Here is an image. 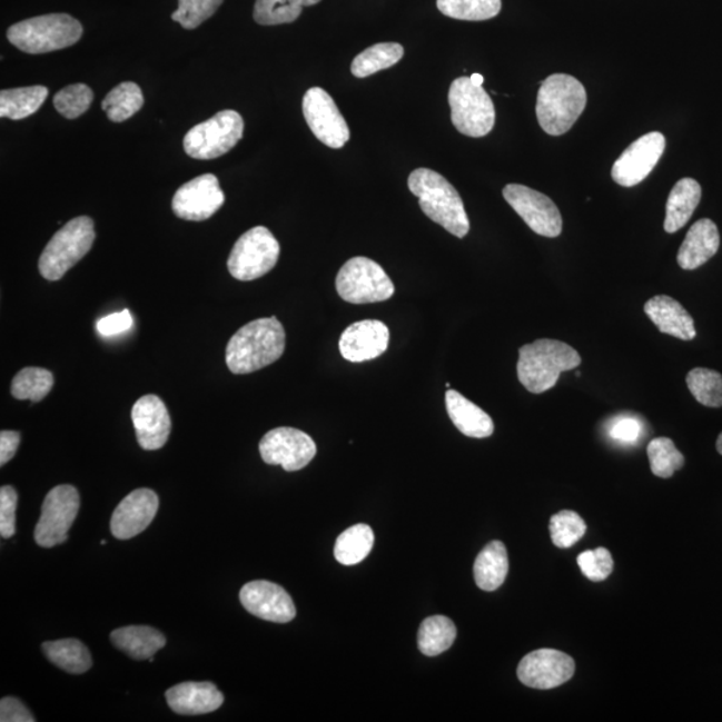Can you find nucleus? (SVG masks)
Returning a JSON list of instances; mask_svg holds the SVG:
<instances>
[{"label": "nucleus", "instance_id": "1", "mask_svg": "<svg viewBox=\"0 0 722 722\" xmlns=\"http://www.w3.org/2000/svg\"><path fill=\"white\" fill-rule=\"evenodd\" d=\"M285 330L276 317L250 322L231 336L227 366L231 374L247 375L270 366L283 356Z\"/></svg>", "mask_w": 722, "mask_h": 722}, {"label": "nucleus", "instance_id": "2", "mask_svg": "<svg viewBox=\"0 0 722 722\" xmlns=\"http://www.w3.org/2000/svg\"><path fill=\"white\" fill-rule=\"evenodd\" d=\"M411 194L419 198L421 209L455 237H466L469 220L465 204L452 184L436 171L421 168L408 177Z\"/></svg>", "mask_w": 722, "mask_h": 722}, {"label": "nucleus", "instance_id": "3", "mask_svg": "<svg viewBox=\"0 0 722 722\" xmlns=\"http://www.w3.org/2000/svg\"><path fill=\"white\" fill-rule=\"evenodd\" d=\"M587 103L585 86L568 75L550 76L536 98V118L548 136L566 135L578 121Z\"/></svg>", "mask_w": 722, "mask_h": 722}, {"label": "nucleus", "instance_id": "4", "mask_svg": "<svg viewBox=\"0 0 722 722\" xmlns=\"http://www.w3.org/2000/svg\"><path fill=\"white\" fill-rule=\"evenodd\" d=\"M581 356L568 344L540 339L520 349L516 370L528 393L543 394L555 387L562 373L580 367Z\"/></svg>", "mask_w": 722, "mask_h": 722}, {"label": "nucleus", "instance_id": "5", "mask_svg": "<svg viewBox=\"0 0 722 722\" xmlns=\"http://www.w3.org/2000/svg\"><path fill=\"white\" fill-rule=\"evenodd\" d=\"M82 24L69 14H49L12 24L8 31L11 44L28 55L63 50L82 38Z\"/></svg>", "mask_w": 722, "mask_h": 722}, {"label": "nucleus", "instance_id": "6", "mask_svg": "<svg viewBox=\"0 0 722 722\" xmlns=\"http://www.w3.org/2000/svg\"><path fill=\"white\" fill-rule=\"evenodd\" d=\"M96 240L95 222L90 217H77L58 230L39 258V271L49 281L61 280L89 254Z\"/></svg>", "mask_w": 722, "mask_h": 722}, {"label": "nucleus", "instance_id": "7", "mask_svg": "<svg viewBox=\"0 0 722 722\" xmlns=\"http://www.w3.org/2000/svg\"><path fill=\"white\" fill-rule=\"evenodd\" d=\"M448 103L456 130L467 137L488 135L495 125V108L488 92L473 83L472 78L461 77L449 86Z\"/></svg>", "mask_w": 722, "mask_h": 722}, {"label": "nucleus", "instance_id": "8", "mask_svg": "<svg viewBox=\"0 0 722 722\" xmlns=\"http://www.w3.org/2000/svg\"><path fill=\"white\" fill-rule=\"evenodd\" d=\"M243 135V117L235 110H222L188 131L184 138L185 154L196 160H215L234 149Z\"/></svg>", "mask_w": 722, "mask_h": 722}, {"label": "nucleus", "instance_id": "9", "mask_svg": "<svg viewBox=\"0 0 722 722\" xmlns=\"http://www.w3.org/2000/svg\"><path fill=\"white\" fill-rule=\"evenodd\" d=\"M336 290L349 304L386 301L395 294L386 271L367 257H354L343 265L336 277Z\"/></svg>", "mask_w": 722, "mask_h": 722}, {"label": "nucleus", "instance_id": "10", "mask_svg": "<svg viewBox=\"0 0 722 722\" xmlns=\"http://www.w3.org/2000/svg\"><path fill=\"white\" fill-rule=\"evenodd\" d=\"M280 244L265 227L251 228L238 238L228 258V270L236 280L251 281L276 267Z\"/></svg>", "mask_w": 722, "mask_h": 722}, {"label": "nucleus", "instance_id": "11", "mask_svg": "<svg viewBox=\"0 0 722 722\" xmlns=\"http://www.w3.org/2000/svg\"><path fill=\"white\" fill-rule=\"evenodd\" d=\"M79 506L81 500L76 487L61 485L52 488L46 495L41 518L37 523L34 536L38 545L50 548L68 541Z\"/></svg>", "mask_w": 722, "mask_h": 722}, {"label": "nucleus", "instance_id": "12", "mask_svg": "<svg viewBox=\"0 0 722 722\" xmlns=\"http://www.w3.org/2000/svg\"><path fill=\"white\" fill-rule=\"evenodd\" d=\"M503 197L534 234L548 238L562 234L561 211L552 198L520 184L507 185Z\"/></svg>", "mask_w": 722, "mask_h": 722}, {"label": "nucleus", "instance_id": "13", "mask_svg": "<svg viewBox=\"0 0 722 722\" xmlns=\"http://www.w3.org/2000/svg\"><path fill=\"white\" fill-rule=\"evenodd\" d=\"M317 453L316 443L303 431L278 427L269 431L260 442L261 458L267 465L281 466L285 472H299L309 465Z\"/></svg>", "mask_w": 722, "mask_h": 722}, {"label": "nucleus", "instance_id": "14", "mask_svg": "<svg viewBox=\"0 0 722 722\" xmlns=\"http://www.w3.org/2000/svg\"><path fill=\"white\" fill-rule=\"evenodd\" d=\"M303 112L310 131L328 148L342 149L349 141L347 121L326 90L309 89L303 98Z\"/></svg>", "mask_w": 722, "mask_h": 722}, {"label": "nucleus", "instance_id": "15", "mask_svg": "<svg viewBox=\"0 0 722 722\" xmlns=\"http://www.w3.org/2000/svg\"><path fill=\"white\" fill-rule=\"evenodd\" d=\"M665 147V137L659 131L642 136L614 162L613 180L624 188H632L641 184L652 174L655 165L664 155Z\"/></svg>", "mask_w": 722, "mask_h": 722}, {"label": "nucleus", "instance_id": "16", "mask_svg": "<svg viewBox=\"0 0 722 722\" xmlns=\"http://www.w3.org/2000/svg\"><path fill=\"white\" fill-rule=\"evenodd\" d=\"M574 672L575 662L570 655L554 649H540L521 661L516 674L523 685L547 691L565 684Z\"/></svg>", "mask_w": 722, "mask_h": 722}, {"label": "nucleus", "instance_id": "17", "mask_svg": "<svg viewBox=\"0 0 722 722\" xmlns=\"http://www.w3.org/2000/svg\"><path fill=\"white\" fill-rule=\"evenodd\" d=\"M225 202L224 191L215 175H202L184 184L176 191L171 208L187 221H205L216 215Z\"/></svg>", "mask_w": 722, "mask_h": 722}, {"label": "nucleus", "instance_id": "18", "mask_svg": "<svg viewBox=\"0 0 722 722\" xmlns=\"http://www.w3.org/2000/svg\"><path fill=\"white\" fill-rule=\"evenodd\" d=\"M240 601L250 614L264 621L288 624L296 617L293 597L274 582H249L241 589Z\"/></svg>", "mask_w": 722, "mask_h": 722}, {"label": "nucleus", "instance_id": "19", "mask_svg": "<svg viewBox=\"0 0 722 722\" xmlns=\"http://www.w3.org/2000/svg\"><path fill=\"white\" fill-rule=\"evenodd\" d=\"M160 506L154 489L138 488L119 503L111 516L110 530L117 540L135 538L147 530Z\"/></svg>", "mask_w": 722, "mask_h": 722}, {"label": "nucleus", "instance_id": "20", "mask_svg": "<svg viewBox=\"0 0 722 722\" xmlns=\"http://www.w3.org/2000/svg\"><path fill=\"white\" fill-rule=\"evenodd\" d=\"M138 445L147 452L160 449L169 439L171 421L167 406L157 395H145L131 409Z\"/></svg>", "mask_w": 722, "mask_h": 722}, {"label": "nucleus", "instance_id": "21", "mask_svg": "<svg viewBox=\"0 0 722 722\" xmlns=\"http://www.w3.org/2000/svg\"><path fill=\"white\" fill-rule=\"evenodd\" d=\"M389 344V330L379 320L354 323L344 330L339 348L344 359L350 363L374 360L386 353Z\"/></svg>", "mask_w": 722, "mask_h": 722}, {"label": "nucleus", "instance_id": "22", "mask_svg": "<svg viewBox=\"0 0 722 722\" xmlns=\"http://www.w3.org/2000/svg\"><path fill=\"white\" fill-rule=\"evenodd\" d=\"M171 711L184 715L207 714L224 704V695L211 682H182L167 692Z\"/></svg>", "mask_w": 722, "mask_h": 722}, {"label": "nucleus", "instance_id": "23", "mask_svg": "<svg viewBox=\"0 0 722 722\" xmlns=\"http://www.w3.org/2000/svg\"><path fill=\"white\" fill-rule=\"evenodd\" d=\"M644 310L661 334L671 335L685 342L693 340L698 335L691 314L672 297L654 296L645 304Z\"/></svg>", "mask_w": 722, "mask_h": 722}, {"label": "nucleus", "instance_id": "24", "mask_svg": "<svg viewBox=\"0 0 722 722\" xmlns=\"http://www.w3.org/2000/svg\"><path fill=\"white\" fill-rule=\"evenodd\" d=\"M720 248V234L718 225L709 218H702L689 229L684 243L678 255L682 269L693 270L704 265L718 254Z\"/></svg>", "mask_w": 722, "mask_h": 722}, {"label": "nucleus", "instance_id": "25", "mask_svg": "<svg viewBox=\"0 0 722 722\" xmlns=\"http://www.w3.org/2000/svg\"><path fill=\"white\" fill-rule=\"evenodd\" d=\"M446 407L454 426L468 438L483 439L494 434V422L488 414L465 396L449 388Z\"/></svg>", "mask_w": 722, "mask_h": 722}, {"label": "nucleus", "instance_id": "26", "mask_svg": "<svg viewBox=\"0 0 722 722\" xmlns=\"http://www.w3.org/2000/svg\"><path fill=\"white\" fill-rule=\"evenodd\" d=\"M700 184L693 178H682L674 185L666 202L664 228L666 234H675L691 220L701 201Z\"/></svg>", "mask_w": 722, "mask_h": 722}, {"label": "nucleus", "instance_id": "27", "mask_svg": "<svg viewBox=\"0 0 722 722\" xmlns=\"http://www.w3.org/2000/svg\"><path fill=\"white\" fill-rule=\"evenodd\" d=\"M112 644L135 660H150L167 645V639L150 626H126L110 635Z\"/></svg>", "mask_w": 722, "mask_h": 722}, {"label": "nucleus", "instance_id": "28", "mask_svg": "<svg viewBox=\"0 0 722 722\" xmlns=\"http://www.w3.org/2000/svg\"><path fill=\"white\" fill-rule=\"evenodd\" d=\"M508 573L506 546L500 541L489 542L476 556L474 578L482 591L494 592L503 585Z\"/></svg>", "mask_w": 722, "mask_h": 722}, {"label": "nucleus", "instance_id": "29", "mask_svg": "<svg viewBox=\"0 0 722 722\" xmlns=\"http://www.w3.org/2000/svg\"><path fill=\"white\" fill-rule=\"evenodd\" d=\"M42 651L52 664L71 674L86 673L92 665L89 649L75 639L44 642Z\"/></svg>", "mask_w": 722, "mask_h": 722}, {"label": "nucleus", "instance_id": "30", "mask_svg": "<svg viewBox=\"0 0 722 722\" xmlns=\"http://www.w3.org/2000/svg\"><path fill=\"white\" fill-rule=\"evenodd\" d=\"M48 96L49 89L44 86L3 90L0 92V117L14 121L28 118L41 108Z\"/></svg>", "mask_w": 722, "mask_h": 722}, {"label": "nucleus", "instance_id": "31", "mask_svg": "<svg viewBox=\"0 0 722 722\" xmlns=\"http://www.w3.org/2000/svg\"><path fill=\"white\" fill-rule=\"evenodd\" d=\"M456 626L445 615H434L422 622L417 633V646L424 655L435 657L448 651L456 640Z\"/></svg>", "mask_w": 722, "mask_h": 722}, {"label": "nucleus", "instance_id": "32", "mask_svg": "<svg viewBox=\"0 0 722 722\" xmlns=\"http://www.w3.org/2000/svg\"><path fill=\"white\" fill-rule=\"evenodd\" d=\"M374 542V530L359 523L339 535L335 545V558L344 566L357 565L367 558Z\"/></svg>", "mask_w": 722, "mask_h": 722}, {"label": "nucleus", "instance_id": "33", "mask_svg": "<svg viewBox=\"0 0 722 722\" xmlns=\"http://www.w3.org/2000/svg\"><path fill=\"white\" fill-rule=\"evenodd\" d=\"M404 56L399 43H377L360 52L350 65V71L356 78H366L382 70L393 68Z\"/></svg>", "mask_w": 722, "mask_h": 722}, {"label": "nucleus", "instance_id": "34", "mask_svg": "<svg viewBox=\"0 0 722 722\" xmlns=\"http://www.w3.org/2000/svg\"><path fill=\"white\" fill-rule=\"evenodd\" d=\"M320 2L322 0H256L254 18L261 26L293 23L299 19L304 8Z\"/></svg>", "mask_w": 722, "mask_h": 722}, {"label": "nucleus", "instance_id": "35", "mask_svg": "<svg viewBox=\"0 0 722 722\" xmlns=\"http://www.w3.org/2000/svg\"><path fill=\"white\" fill-rule=\"evenodd\" d=\"M144 106L142 90L135 82H123L105 97L102 109L111 122L128 121Z\"/></svg>", "mask_w": 722, "mask_h": 722}, {"label": "nucleus", "instance_id": "36", "mask_svg": "<svg viewBox=\"0 0 722 722\" xmlns=\"http://www.w3.org/2000/svg\"><path fill=\"white\" fill-rule=\"evenodd\" d=\"M55 376L44 368L28 367L19 370L11 384V394L18 400L38 403L50 394Z\"/></svg>", "mask_w": 722, "mask_h": 722}, {"label": "nucleus", "instance_id": "37", "mask_svg": "<svg viewBox=\"0 0 722 722\" xmlns=\"http://www.w3.org/2000/svg\"><path fill=\"white\" fill-rule=\"evenodd\" d=\"M436 6L448 18L479 22L498 16L502 0H438Z\"/></svg>", "mask_w": 722, "mask_h": 722}, {"label": "nucleus", "instance_id": "38", "mask_svg": "<svg viewBox=\"0 0 722 722\" xmlns=\"http://www.w3.org/2000/svg\"><path fill=\"white\" fill-rule=\"evenodd\" d=\"M694 399L705 407H722V375L718 370L694 368L686 376Z\"/></svg>", "mask_w": 722, "mask_h": 722}, {"label": "nucleus", "instance_id": "39", "mask_svg": "<svg viewBox=\"0 0 722 722\" xmlns=\"http://www.w3.org/2000/svg\"><path fill=\"white\" fill-rule=\"evenodd\" d=\"M649 462L652 473L659 478H671L675 472L684 466L685 458L672 439L655 438L647 446Z\"/></svg>", "mask_w": 722, "mask_h": 722}, {"label": "nucleus", "instance_id": "40", "mask_svg": "<svg viewBox=\"0 0 722 722\" xmlns=\"http://www.w3.org/2000/svg\"><path fill=\"white\" fill-rule=\"evenodd\" d=\"M586 523L574 512H561L550 520V534L556 547L568 548L586 534Z\"/></svg>", "mask_w": 722, "mask_h": 722}, {"label": "nucleus", "instance_id": "41", "mask_svg": "<svg viewBox=\"0 0 722 722\" xmlns=\"http://www.w3.org/2000/svg\"><path fill=\"white\" fill-rule=\"evenodd\" d=\"M224 0H178V9L171 16L185 30H195L216 14Z\"/></svg>", "mask_w": 722, "mask_h": 722}, {"label": "nucleus", "instance_id": "42", "mask_svg": "<svg viewBox=\"0 0 722 722\" xmlns=\"http://www.w3.org/2000/svg\"><path fill=\"white\" fill-rule=\"evenodd\" d=\"M92 98L95 95L88 85H70L57 92L55 106L59 115L68 119H76L89 110Z\"/></svg>", "mask_w": 722, "mask_h": 722}, {"label": "nucleus", "instance_id": "43", "mask_svg": "<svg viewBox=\"0 0 722 722\" xmlns=\"http://www.w3.org/2000/svg\"><path fill=\"white\" fill-rule=\"evenodd\" d=\"M576 561H578L581 572L593 582L605 581L613 573L612 554L605 547L587 550L580 554Z\"/></svg>", "mask_w": 722, "mask_h": 722}, {"label": "nucleus", "instance_id": "44", "mask_svg": "<svg viewBox=\"0 0 722 722\" xmlns=\"http://www.w3.org/2000/svg\"><path fill=\"white\" fill-rule=\"evenodd\" d=\"M18 506L17 489L11 486L0 488V535L2 538H11L16 535V514Z\"/></svg>", "mask_w": 722, "mask_h": 722}, {"label": "nucleus", "instance_id": "45", "mask_svg": "<svg viewBox=\"0 0 722 722\" xmlns=\"http://www.w3.org/2000/svg\"><path fill=\"white\" fill-rule=\"evenodd\" d=\"M607 433L613 441L622 445H633L640 439L642 424L633 416H620L611 423Z\"/></svg>", "mask_w": 722, "mask_h": 722}, {"label": "nucleus", "instance_id": "46", "mask_svg": "<svg viewBox=\"0 0 722 722\" xmlns=\"http://www.w3.org/2000/svg\"><path fill=\"white\" fill-rule=\"evenodd\" d=\"M132 316L129 309H123L122 313L112 314L103 317L97 323V330L106 337L116 336L126 333L132 327Z\"/></svg>", "mask_w": 722, "mask_h": 722}, {"label": "nucleus", "instance_id": "47", "mask_svg": "<svg viewBox=\"0 0 722 722\" xmlns=\"http://www.w3.org/2000/svg\"><path fill=\"white\" fill-rule=\"evenodd\" d=\"M0 721L2 722H34L28 708L14 698H4L0 701Z\"/></svg>", "mask_w": 722, "mask_h": 722}, {"label": "nucleus", "instance_id": "48", "mask_svg": "<svg viewBox=\"0 0 722 722\" xmlns=\"http://www.w3.org/2000/svg\"><path fill=\"white\" fill-rule=\"evenodd\" d=\"M21 434L17 431H2L0 433V466L9 463L18 452Z\"/></svg>", "mask_w": 722, "mask_h": 722}, {"label": "nucleus", "instance_id": "49", "mask_svg": "<svg viewBox=\"0 0 722 722\" xmlns=\"http://www.w3.org/2000/svg\"><path fill=\"white\" fill-rule=\"evenodd\" d=\"M469 78H472L473 83L476 86H482L483 81H485V78H483V76L481 75H473Z\"/></svg>", "mask_w": 722, "mask_h": 722}, {"label": "nucleus", "instance_id": "50", "mask_svg": "<svg viewBox=\"0 0 722 722\" xmlns=\"http://www.w3.org/2000/svg\"><path fill=\"white\" fill-rule=\"evenodd\" d=\"M715 446H718V452L722 455V433L720 434L718 445Z\"/></svg>", "mask_w": 722, "mask_h": 722}]
</instances>
